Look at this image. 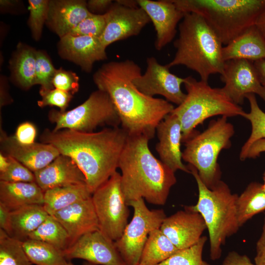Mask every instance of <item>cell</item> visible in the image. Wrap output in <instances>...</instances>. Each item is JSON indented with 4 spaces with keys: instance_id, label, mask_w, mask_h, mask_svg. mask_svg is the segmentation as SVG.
Masks as SVG:
<instances>
[{
    "instance_id": "6da1fadb",
    "label": "cell",
    "mask_w": 265,
    "mask_h": 265,
    "mask_svg": "<svg viewBox=\"0 0 265 265\" xmlns=\"http://www.w3.org/2000/svg\"><path fill=\"white\" fill-rule=\"evenodd\" d=\"M141 74L133 61H112L103 64L93 75L98 89L107 93L129 134L154 137L158 124L175 108L170 102L140 92L133 80Z\"/></svg>"
},
{
    "instance_id": "7a4b0ae2",
    "label": "cell",
    "mask_w": 265,
    "mask_h": 265,
    "mask_svg": "<svg viewBox=\"0 0 265 265\" xmlns=\"http://www.w3.org/2000/svg\"><path fill=\"white\" fill-rule=\"evenodd\" d=\"M128 136V133L120 127L90 132L47 129L40 140L74 161L84 174L92 194L117 171Z\"/></svg>"
},
{
    "instance_id": "3957f363",
    "label": "cell",
    "mask_w": 265,
    "mask_h": 265,
    "mask_svg": "<svg viewBox=\"0 0 265 265\" xmlns=\"http://www.w3.org/2000/svg\"><path fill=\"white\" fill-rule=\"evenodd\" d=\"M150 139L143 134H129L119 168L126 202L143 198L156 205L165 204L176 183L175 172L151 152Z\"/></svg>"
},
{
    "instance_id": "277c9868",
    "label": "cell",
    "mask_w": 265,
    "mask_h": 265,
    "mask_svg": "<svg viewBox=\"0 0 265 265\" xmlns=\"http://www.w3.org/2000/svg\"><path fill=\"white\" fill-rule=\"evenodd\" d=\"M174 46L176 52L173 59L166 64L168 68L185 66L206 82L211 75L222 74L225 63L223 45L201 16L185 13L179 25V36Z\"/></svg>"
},
{
    "instance_id": "5b68a950",
    "label": "cell",
    "mask_w": 265,
    "mask_h": 265,
    "mask_svg": "<svg viewBox=\"0 0 265 265\" xmlns=\"http://www.w3.org/2000/svg\"><path fill=\"white\" fill-rule=\"evenodd\" d=\"M187 166L196 181L199 194L196 204L185 209L198 212L203 217L209 232L210 258L215 261L220 258L221 246L227 238L236 234L240 228L236 211L238 195L232 193L228 186L222 181L212 189L208 188L196 169L189 164Z\"/></svg>"
},
{
    "instance_id": "8992f818",
    "label": "cell",
    "mask_w": 265,
    "mask_h": 265,
    "mask_svg": "<svg viewBox=\"0 0 265 265\" xmlns=\"http://www.w3.org/2000/svg\"><path fill=\"white\" fill-rule=\"evenodd\" d=\"M184 13L201 16L224 46L250 26L265 9V0H172Z\"/></svg>"
},
{
    "instance_id": "52a82bcc",
    "label": "cell",
    "mask_w": 265,
    "mask_h": 265,
    "mask_svg": "<svg viewBox=\"0 0 265 265\" xmlns=\"http://www.w3.org/2000/svg\"><path fill=\"white\" fill-rule=\"evenodd\" d=\"M185 79L186 97L171 112L181 122L182 142L196 132L195 128L198 125L210 117L216 115L243 117L245 112L242 107L235 104L222 88H212L208 82L197 80L191 76Z\"/></svg>"
},
{
    "instance_id": "ba28073f",
    "label": "cell",
    "mask_w": 265,
    "mask_h": 265,
    "mask_svg": "<svg viewBox=\"0 0 265 265\" xmlns=\"http://www.w3.org/2000/svg\"><path fill=\"white\" fill-rule=\"evenodd\" d=\"M227 118L221 116L211 121L206 130L196 131L184 142L183 160L196 169L202 182L211 189L221 181L218 157L222 150L231 147V138L235 133Z\"/></svg>"
},
{
    "instance_id": "9c48e42d",
    "label": "cell",
    "mask_w": 265,
    "mask_h": 265,
    "mask_svg": "<svg viewBox=\"0 0 265 265\" xmlns=\"http://www.w3.org/2000/svg\"><path fill=\"white\" fill-rule=\"evenodd\" d=\"M55 124L53 132L69 129L81 132H93L100 126L119 127L121 121L110 98L106 92H93L82 104L69 111L53 109L48 115Z\"/></svg>"
},
{
    "instance_id": "30bf717a",
    "label": "cell",
    "mask_w": 265,
    "mask_h": 265,
    "mask_svg": "<svg viewBox=\"0 0 265 265\" xmlns=\"http://www.w3.org/2000/svg\"><path fill=\"white\" fill-rule=\"evenodd\" d=\"M121 174L116 171L92 194L99 230L113 241L122 235L130 212L121 186Z\"/></svg>"
},
{
    "instance_id": "8fae6325",
    "label": "cell",
    "mask_w": 265,
    "mask_h": 265,
    "mask_svg": "<svg viewBox=\"0 0 265 265\" xmlns=\"http://www.w3.org/2000/svg\"><path fill=\"white\" fill-rule=\"evenodd\" d=\"M128 205L133 209V217L114 244L126 265H137L149 234L160 228L166 216L162 209L149 210L143 198Z\"/></svg>"
},
{
    "instance_id": "7c38bea8",
    "label": "cell",
    "mask_w": 265,
    "mask_h": 265,
    "mask_svg": "<svg viewBox=\"0 0 265 265\" xmlns=\"http://www.w3.org/2000/svg\"><path fill=\"white\" fill-rule=\"evenodd\" d=\"M146 63L145 73L133 79L134 85L146 95L154 97L160 95L170 103L180 105L186 97L181 89L185 78L171 73L166 65L159 64L153 56L147 57Z\"/></svg>"
},
{
    "instance_id": "4fadbf2b",
    "label": "cell",
    "mask_w": 265,
    "mask_h": 265,
    "mask_svg": "<svg viewBox=\"0 0 265 265\" xmlns=\"http://www.w3.org/2000/svg\"><path fill=\"white\" fill-rule=\"evenodd\" d=\"M220 78L225 84L223 90L237 105H242L249 94H257L265 101V89L252 61L241 59L225 61Z\"/></svg>"
},
{
    "instance_id": "5bb4252c",
    "label": "cell",
    "mask_w": 265,
    "mask_h": 265,
    "mask_svg": "<svg viewBox=\"0 0 265 265\" xmlns=\"http://www.w3.org/2000/svg\"><path fill=\"white\" fill-rule=\"evenodd\" d=\"M106 24L100 39L106 48L111 44L138 35L150 21L141 7H129L116 0L105 13Z\"/></svg>"
},
{
    "instance_id": "9a60e30c",
    "label": "cell",
    "mask_w": 265,
    "mask_h": 265,
    "mask_svg": "<svg viewBox=\"0 0 265 265\" xmlns=\"http://www.w3.org/2000/svg\"><path fill=\"white\" fill-rule=\"evenodd\" d=\"M63 253L67 261L80 259L96 265H126L114 241L100 230L83 235Z\"/></svg>"
},
{
    "instance_id": "2e32d148",
    "label": "cell",
    "mask_w": 265,
    "mask_h": 265,
    "mask_svg": "<svg viewBox=\"0 0 265 265\" xmlns=\"http://www.w3.org/2000/svg\"><path fill=\"white\" fill-rule=\"evenodd\" d=\"M206 229L205 220L199 213L185 208L166 217L160 227L179 250L197 243Z\"/></svg>"
},
{
    "instance_id": "e0dca14e",
    "label": "cell",
    "mask_w": 265,
    "mask_h": 265,
    "mask_svg": "<svg viewBox=\"0 0 265 265\" xmlns=\"http://www.w3.org/2000/svg\"><path fill=\"white\" fill-rule=\"evenodd\" d=\"M0 153L13 158L33 172L45 167L60 155L51 144H22L14 136L7 135L2 130H0Z\"/></svg>"
},
{
    "instance_id": "ac0fdd59",
    "label": "cell",
    "mask_w": 265,
    "mask_h": 265,
    "mask_svg": "<svg viewBox=\"0 0 265 265\" xmlns=\"http://www.w3.org/2000/svg\"><path fill=\"white\" fill-rule=\"evenodd\" d=\"M60 57L75 63L90 73L94 63L107 59L106 48L99 38L67 34L60 38L57 45Z\"/></svg>"
},
{
    "instance_id": "d6986e66",
    "label": "cell",
    "mask_w": 265,
    "mask_h": 265,
    "mask_svg": "<svg viewBox=\"0 0 265 265\" xmlns=\"http://www.w3.org/2000/svg\"><path fill=\"white\" fill-rule=\"evenodd\" d=\"M149 17L156 31V50H161L174 39L176 27L185 13L178 9L172 0H137Z\"/></svg>"
},
{
    "instance_id": "ffe728a7",
    "label": "cell",
    "mask_w": 265,
    "mask_h": 265,
    "mask_svg": "<svg viewBox=\"0 0 265 265\" xmlns=\"http://www.w3.org/2000/svg\"><path fill=\"white\" fill-rule=\"evenodd\" d=\"M156 132L159 142L155 148L160 160L175 173L180 170L190 173L182 162V131L178 118L170 113L158 124Z\"/></svg>"
},
{
    "instance_id": "44dd1931",
    "label": "cell",
    "mask_w": 265,
    "mask_h": 265,
    "mask_svg": "<svg viewBox=\"0 0 265 265\" xmlns=\"http://www.w3.org/2000/svg\"><path fill=\"white\" fill-rule=\"evenodd\" d=\"M91 197L75 203L52 215L66 231L69 238V246L83 235L99 230Z\"/></svg>"
},
{
    "instance_id": "7402d4cb",
    "label": "cell",
    "mask_w": 265,
    "mask_h": 265,
    "mask_svg": "<svg viewBox=\"0 0 265 265\" xmlns=\"http://www.w3.org/2000/svg\"><path fill=\"white\" fill-rule=\"evenodd\" d=\"M91 14L85 0H50L46 24L60 38Z\"/></svg>"
},
{
    "instance_id": "603a6c76",
    "label": "cell",
    "mask_w": 265,
    "mask_h": 265,
    "mask_svg": "<svg viewBox=\"0 0 265 265\" xmlns=\"http://www.w3.org/2000/svg\"><path fill=\"white\" fill-rule=\"evenodd\" d=\"M33 173L36 183L44 192L55 187L86 184L85 176L78 165L70 158L63 155Z\"/></svg>"
},
{
    "instance_id": "cb8c5ba5",
    "label": "cell",
    "mask_w": 265,
    "mask_h": 265,
    "mask_svg": "<svg viewBox=\"0 0 265 265\" xmlns=\"http://www.w3.org/2000/svg\"><path fill=\"white\" fill-rule=\"evenodd\" d=\"M224 60L241 59L251 61L265 59V38L253 25L223 48Z\"/></svg>"
},
{
    "instance_id": "d4e9b609",
    "label": "cell",
    "mask_w": 265,
    "mask_h": 265,
    "mask_svg": "<svg viewBox=\"0 0 265 265\" xmlns=\"http://www.w3.org/2000/svg\"><path fill=\"white\" fill-rule=\"evenodd\" d=\"M44 194L36 182L0 181V203L11 211L29 205H43Z\"/></svg>"
},
{
    "instance_id": "484cf974",
    "label": "cell",
    "mask_w": 265,
    "mask_h": 265,
    "mask_svg": "<svg viewBox=\"0 0 265 265\" xmlns=\"http://www.w3.org/2000/svg\"><path fill=\"white\" fill-rule=\"evenodd\" d=\"M49 214L43 205H32L11 211V237L22 241L28 239Z\"/></svg>"
},
{
    "instance_id": "4316f807",
    "label": "cell",
    "mask_w": 265,
    "mask_h": 265,
    "mask_svg": "<svg viewBox=\"0 0 265 265\" xmlns=\"http://www.w3.org/2000/svg\"><path fill=\"white\" fill-rule=\"evenodd\" d=\"M91 196L92 193L86 184L55 187L44 192L43 207L49 215H53L75 203Z\"/></svg>"
},
{
    "instance_id": "83f0119b",
    "label": "cell",
    "mask_w": 265,
    "mask_h": 265,
    "mask_svg": "<svg viewBox=\"0 0 265 265\" xmlns=\"http://www.w3.org/2000/svg\"><path fill=\"white\" fill-rule=\"evenodd\" d=\"M36 52L33 48L20 43L10 62L12 79L26 90L35 85Z\"/></svg>"
},
{
    "instance_id": "f1b7e54d",
    "label": "cell",
    "mask_w": 265,
    "mask_h": 265,
    "mask_svg": "<svg viewBox=\"0 0 265 265\" xmlns=\"http://www.w3.org/2000/svg\"><path fill=\"white\" fill-rule=\"evenodd\" d=\"M178 250L160 228L155 229L149 235L137 265H157Z\"/></svg>"
},
{
    "instance_id": "f546056e",
    "label": "cell",
    "mask_w": 265,
    "mask_h": 265,
    "mask_svg": "<svg viewBox=\"0 0 265 265\" xmlns=\"http://www.w3.org/2000/svg\"><path fill=\"white\" fill-rule=\"evenodd\" d=\"M265 210V192L262 184H249L236 201L238 222L240 227L255 215Z\"/></svg>"
},
{
    "instance_id": "4dcf8cb0",
    "label": "cell",
    "mask_w": 265,
    "mask_h": 265,
    "mask_svg": "<svg viewBox=\"0 0 265 265\" xmlns=\"http://www.w3.org/2000/svg\"><path fill=\"white\" fill-rule=\"evenodd\" d=\"M24 250L31 262L36 265H65L63 251L47 243L28 238L22 241Z\"/></svg>"
},
{
    "instance_id": "1f68e13d",
    "label": "cell",
    "mask_w": 265,
    "mask_h": 265,
    "mask_svg": "<svg viewBox=\"0 0 265 265\" xmlns=\"http://www.w3.org/2000/svg\"><path fill=\"white\" fill-rule=\"evenodd\" d=\"M28 238L41 241L64 251L69 246V236L62 225L49 215Z\"/></svg>"
},
{
    "instance_id": "d6a6232c",
    "label": "cell",
    "mask_w": 265,
    "mask_h": 265,
    "mask_svg": "<svg viewBox=\"0 0 265 265\" xmlns=\"http://www.w3.org/2000/svg\"><path fill=\"white\" fill-rule=\"evenodd\" d=\"M246 98L249 102L250 110L249 113L245 112L243 117L250 122L252 129L249 137L241 148L239 154L241 160L245 159L246 154L253 143L265 138V113L259 107L255 94H249Z\"/></svg>"
},
{
    "instance_id": "836d02e7",
    "label": "cell",
    "mask_w": 265,
    "mask_h": 265,
    "mask_svg": "<svg viewBox=\"0 0 265 265\" xmlns=\"http://www.w3.org/2000/svg\"><path fill=\"white\" fill-rule=\"evenodd\" d=\"M22 241L0 229V265H32Z\"/></svg>"
},
{
    "instance_id": "e575fe53",
    "label": "cell",
    "mask_w": 265,
    "mask_h": 265,
    "mask_svg": "<svg viewBox=\"0 0 265 265\" xmlns=\"http://www.w3.org/2000/svg\"><path fill=\"white\" fill-rule=\"evenodd\" d=\"M207 240L206 236H202L195 244L178 250L157 265H211L202 258L203 250Z\"/></svg>"
},
{
    "instance_id": "d590c367",
    "label": "cell",
    "mask_w": 265,
    "mask_h": 265,
    "mask_svg": "<svg viewBox=\"0 0 265 265\" xmlns=\"http://www.w3.org/2000/svg\"><path fill=\"white\" fill-rule=\"evenodd\" d=\"M48 0H28L29 16L27 21L33 38L38 41L48 17Z\"/></svg>"
},
{
    "instance_id": "8d00e7d4",
    "label": "cell",
    "mask_w": 265,
    "mask_h": 265,
    "mask_svg": "<svg viewBox=\"0 0 265 265\" xmlns=\"http://www.w3.org/2000/svg\"><path fill=\"white\" fill-rule=\"evenodd\" d=\"M56 70L47 54L43 51H37L35 84L40 85L41 89L48 90L54 88L52 81Z\"/></svg>"
},
{
    "instance_id": "74e56055",
    "label": "cell",
    "mask_w": 265,
    "mask_h": 265,
    "mask_svg": "<svg viewBox=\"0 0 265 265\" xmlns=\"http://www.w3.org/2000/svg\"><path fill=\"white\" fill-rule=\"evenodd\" d=\"M106 24V13L88 16L74 27L69 34L73 36H90L100 38Z\"/></svg>"
},
{
    "instance_id": "f35d334b",
    "label": "cell",
    "mask_w": 265,
    "mask_h": 265,
    "mask_svg": "<svg viewBox=\"0 0 265 265\" xmlns=\"http://www.w3.org/2000/svg\"><path fill=\"white\" fill-rule=\"evenodd\" d=\"M9 164L0 173V181L7 182H36L34 173L13 158L6 156Z\"/></svg>"
},
{
    "instance_id": "ab89813d",
    "label": "cell",
    "mask_w": 265,
    "mask_h": 265,
    "mask_svg": "<svg viewBox=\"0 0 265 265\" xmlns=\"http://www.w3.org/2000/svg\"><path fill=\"white\" fill-rule=\"evenodd\" d=\"M41 99L37 102L38 106L41 107L50 106H55L60 109V111H65L71 101L73 94L58 89H40Z\"/></svg>"
},
{
    "instance_id": "60d3db41",
    "label": "cell",
    "mask_w": 265,
    "mask_h": 265,
    "mask_svg": "<svg viewBox=\"0 0 265 265\" xmlns=\"http://www.w3.org/2000/svg\"><path fill=\"white\" fill-rule=\"evenodd\" d=\"M79 77L71 71H67L62 68L56 69L52 81L54 88L72 94L79 89Z\"/></svg>"
},
{
    "instance_id": "b9f144b4",
    "label": "cell",
    "mask_w": 265,
    "mask_h": 265,
    "mask_svg": "<svg viewBox=\"0 0 265 265\" xmlns=\"http://www.w3.org/2000/svg\"><path fill=\"white\" fill-rule=\"evenodd\" d=\"M36 135V129L34 125L26 122L18 126L14 136L20 143L30 144L34 143Z\"/></svg>"
},
{
    "instance_id": "7bdbcfd3",
    "label": "cell",
    "mask_w": 265,
    "mask_h": 265,
    "mask_svg": "<svg viewBox=\"0 0 265 265\" xmlns=\"http://www.w3.org/2000/svg\"><path fill=\"white\" fill-rule=\"evenodd\" d=\"M221 265H256L251 262L246 255L240 254L235 251L229 252Z\"/></svg>"
},
{
    "instance_id": "ee69618b",
    "label": "cell",
    "mask_w": 265,
    "mask_h": 265,
    "mask_svg": "<svg viewBox=\"0 0 265 265\" xmlns=\"http://www.w3.org/2000/svg\"><path fill=\"white\" fill-rule=\"evenodd\" d=\"M256 255L254 258L256 265H265V216L260 238L256 243Z\"/></svg>"
},
{
    "instance_id": "f6af8a7d",
    "label": "cell",
    "mask_w": 265,
    "mask_h": 265,
    "mask_svg": "<svg viewBox=\"0 0 265 265\" xmlns=\"http://www.w3.org/2000/svg\"><path fill=\"white\" fill-rule=\"evenodd\" d=\"M0 229L11 237V211L0 203Z\"/></svg>"
},
{
    "instance_id": "bcb514c9",
    "label": "cell",
    "mask_w": 265,
    "mask_h": 265,
    "mask_svg": "<svg viewBox=\"0 0 265 265\" xmlns=\"http://www.w3.org/2000/svg\"><path fill=\"white\" fill-rule=\"evenodd\" d=\"M113 2L111 0H89L87 2L88 10L92 13L106 12Z\"/></svg>"
},
{
    "instance_id": "7dc6e473",
    "label": "cell",
    "mask_w": 265,
    "mask_h": 265,
    "mask_svg": "<svg viewBox=\"0 0 265 265\" xmlns=\"http://www.w3.org/2000/svg\"><path fill=\"white\" fill-rule=\"evenodd\" d=\"M265 152V138L260 139L253 143L249 148L246 156L247 158H256Z\"/></svg>"
},
{
    "instance_id": "c3c4849f",
    "label": "cell",
    "mask_w": 265,
    "mask_h": 265,
    "mask_svg": "<svg viewBox=\"0 0 265 265\" xmlns=\"http://www.w3.org/2000/svg\"><path fill=\"white\" fill-rule=\"evenodd\" d=\"M260 81L265 89V59L256 60L253 62Z\"/></svg>"
},
{
    "instance_id": "681fc988",
    "label": "cell",
    "mask_w": 265,
    "mask_h": 265,
    "mask_svg": "<svg viewBox=\"0 0 265 265\" xmlns=\"http://www.w3.org/2000/svg\"><path fill=\"white\" fill-rule=\"evenodd\" d=\"M255 25L265 38V9L257 18Z\"/></svg>"
},
{
    "instance_id": "f907efd6",
    "label": "cell",
    "mask_w": 265,
    "mask_h": 265,
    "mask_svg": "<svg viewBox=\"0 0 265 265\" xmlns=\"http://www.w3.org/2000/svg\"><path fill=\"white\" fill-rule=\"evenodd\" d=\"M9 160L7 156L1 153L0 154V173L4 172L7 168Z\"/></svg>"
},
{
    "instance_id": "816d5d0a",
    "label": "cell",
    "mask_w": 265,
    "mask_h": 265,
    "mask_svg": "<svg viewBox=\"0 0 265 265\" xmlns=\"http://www.w3.org/2000/svg\"><path fill=\"white\" fill-rule=\"evenodd\" d=\"M119 3L129 7H139L136 0H117Z\"/></svg>"
},
{
    "instance_id": "f5cc1de1",
    "label": "cell",
    "mask_w": 265,
    "mask_h": 265,
    "mask_svg": "<svg viewBox=\"0 0 265 265\" xmlns=\"http://www.w3.org/2000/svg\"><path fill=\"white\" fill-rule=\"evenodd\" d=\"M263 180H264V184H262V186H263V188L264 191L265 192V172L264 173Z\"/></svg>"
},
{
    "instance_id": "db71d44e",
    "label": "cell",
    "mask_w": 265,
    "mask_h": 265,
    "mask_svg": "<svg viewBox=\"0 0 265 265\" xmlns=\"http://www.w3.org/2000/svg\"><path fill=\"white\" fill-rule=\"evenodd\" d=\"M83 265H96L87 262H85L83 263Z\"/></svg>"
},
{
    "instance_id": "11a10c76",
    "label": "cell",
    "mask_w": 265,
    "mask_h": 265,
    "mask_svg": "<svg viewBox=\"0 0 265 265\" xmlns=\"http://www.w3.org/2000/svg\"><path fill=\"white\" fill-rule=\"evenodd\" d=\"M65 265H75L70 261H67Z\"/></svg>"
}]
</instances>
